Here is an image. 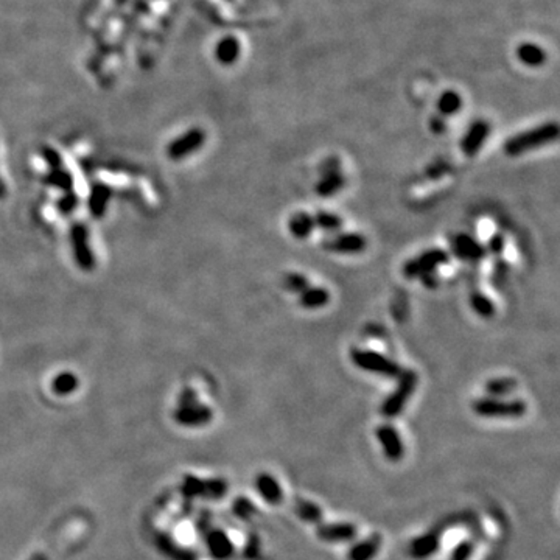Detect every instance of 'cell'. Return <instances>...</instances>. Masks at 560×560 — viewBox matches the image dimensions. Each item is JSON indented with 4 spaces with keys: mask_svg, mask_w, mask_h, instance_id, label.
Here are the masks:
<instances>
[{
    "mask_svg": "<svg viewBox=\"0 0 560 560\" xmlns=\"http://www.w3.org/2000/svg\"><path fill=\"white\" fill-rule=\"evenodd\" d=\"M210 549L219 559L229 557L232 554V543L223 533H215L210 537Z\"/></svg>",
    "mask_w": 560,
    "mask_h": 560,
    "instance_id": "31",
    "label": "cell"
},
{
    "mask_svg": "<svg viewBox=\"0 0 560 560\" xmlns=\"http://www.w3.org/2000/svg\"><path fill=\"white\" fill-rule=\"evenodd\" d=\"M6 195V187H5V182L0 178V200H4Z\"/></svg>",
    "mask_w": 560,
    "mask_h": 560,
    "instance_id": "40",
    "label": "cell"
},
{
    "mask_svg": "<svg viewBox=\"0 0 560 560\" xmlns=\"http://www.w3.org/2000/svg\"><path fill=\"white\" fill-rule=\"evenodd\" d=\"M308 287H310L308 279L301 273H288L285 278H283V288L289 293L301 294L306 292Z\"/></svg>",
    "mask_w": 560,
    "mask_h": 560,
    "instance_id": "30",
    "label": "cell"
},
{
    "mask_svg": "<svg viewBox=\"0 0 560 560\" xmlns=\"http://www.w3.org/2000/svg\"><path fill=\"white\" fill-rule=\"evenodd\" d=\"M377 439L380 441L383 451L391 460H399L403 458L405 446H403L402 437L397 430L391 425H381L377 428Z\"/></svg>",
    "mask_w": 560,
    "mask_h": 560,
    "instance_id": "12",
    "label": "cell"
},
{
    "mask_svg": "<svg viewBox=\"0 0 560 560\" xmlns=\"http://www.w3.org/2000/svg\"><path fill=\"white\" fill-rule=\"evenodd\" d=\"M381 547V537L378 534H374L366 540L360 542L347 552V559L349 560H372Z\"/></svg>",
    "mask_w": 560,
    "mask_h": 560,
    "instance_id": "16",
    "label": "cell"
},
{
    "mask_svg": "<svg viewBox=\"0 0 560 560\" xmlns=\"http://www.w3.org/2000/svg\"><path fill=\"white\" fill-rule=\"evenodd\" d=\"M470 306L474 310V313L484 319H491L495 315V306L489 297L479 292H474L470 294Z\"/></svg>",
    "mask_w": 560,
    "mask_h": 560,
    "instance_id": "27",
    "label": "cell"
},
{
    "mask_svg": "<svg viewBox=\"0 0 560 560\" xmlns=\"http://www.w3.org/2000/svg\"><path fill=\"white\" fill-rule=\"evenodd\" d=\"M489 134H491V123L487 120H474L469 131L465 132L463 142H460V150L465 156L473 158V156L478 154L481 146L484 145Z\"/></svg>",
    "mask_w": 560,
    "mask_h": 560,
    "instance_id": "10",
    "label": "cell"
},
{
    "mask_svg": "<svg viewBox=\"0 0 560 560\" xmlns=\"http://www.w3.org/2000/svg\"><path fill=\"white\" fill-rule=\"evenodd\" d=\"M463 108V98L455 90L444 92L437 102V109L442 116H455Z\"/></svg>",
    "mask_w": 560,
    "mask_h": 560,
    "instance_id": "24",
    "label": "cell"
},
{
    "mask_svg": "<svg viewBox=\"0 0 560 560\" xmlns=\"http://www.w3.org/2000/svg\"><path fill=\"white\" fill-rule=\"evenodd\" d=\"M346 186V178L341 172H335L330 175L321 176V179L316 184V193L319 196H333L341 191Z\"/></svg>",
    "mask_w": 560,
    "mask_h": 560,
    "instance_id": "20",
    "label": "cell"
},
{
    "mask_svg": "<svg viewBox=\"0 0 560 560\" xmlns=\"http://www.w3.org/2000/svg\"><path fill=\"white\" fill-rule=\"evenodd\" d=\"M76 388H78V378L72 372H61L60 375H56L52 383L53 392L58 395H67L70 392H74Z\"/></svg>",
    "mask_w": 560,
    "mask_h": 560,
    "instance_id": "28",
    "label": "cell"
},
{
    "mask_svg": "<svg viewBox=\"0 0 560 560\" xmlns=\"http://www.w3.org/2000/svg\"><path fill=\"white\" fill-rule=\"evenodd\" d=\"M70 245H72V252L76 265L80 266L83 271H92L95 268V254L92 251L90 238H89V229L88 226L76 221L70 228Z\"/></svg>",
    "mask_w": 560,
    "mask_h": 560,
    "instance_id": "5",
    "label": "cell"
},
{
    "mask_svg": "<svg viewBox=\"0 0 560 560\" xmlns=\"http://www.w3.org/2000/svg\"><path fill=\"white\" fill-rule=\"evenodd\" d=\"M487 394L497 399V397H505L517 389V381L514 378H493L486 383Z\"/></svg>",
    "mask_w": 560,
    "mask_h": 560,
    "instance_id": "26",
    "label": "cell"
},
{
    "mask_svg": "<svg viewBox=\"0 0 560 560\" xmlns=\"http://www.w3.org/2000/svg\"><path fill=\"white\" fill-rule=\"evenodd\" d=\"M439 543H441V535L436 531H431L428 534L414 538L409 545V552L414 559H427L439 549Z\"/></svg>",
    "mask_w": 560,
    "mask_h": 560,
    "instance_id": "15",
    "label": "cell"
},
{
    "mask_svg": "<svg viewBox=\"0 0 560 560\" xmlns=\"http://www.w3.org/2000/svg\"><path fill=\"white\" fill-rule=\"evenodd\" d=\"M112 196V189L106 184H94L89 195V210L94 218H103Z\"/></svg>",
    "mask_w": 560,
    "mask_h": 560,
    "instance_id": "14",
    "label": "cell"
},
{
    "mask_svg": "<svg viewBox=\"0 0 560 560\" xmlns=\"http://www.w3.org/2000/svg\"><path fill=\"white\" fill-rule=\"evenodd\" d=\"M350 357H352L353 364L360 367V369L381 375V377H386V378H399V375L403 371L402 367L395 363V361H392L391 358H388L385 355H381V353H378V352H374V350L353 349Z\"/></svg>",
    "mask_w": 560,
    "mask_h": 560,
    "instance_id": "2",
    "label": "cell"
},
{
    "mask_svg": "<svg viewBox=\"0 0 560 560\" xmlns=\"http://www.w3.org/2000/svg\"><path fill=\"white\" fill-rule=\"evenodd\" d=\"M238 55H240V42L232 36L224 38L217 47V58L223 64H232L238 58Z\"/></svg>",
    "mask_w": 560,
    "mask_h": 560,
    "instance_id": "23",
    "label": "cell"
},
{
    "mask_svg": "<svg viewBox=\"0 0 560 560\" xmlns=\"http://www.w3.org/2000/svg\"><path fill=\"white\" fill-rule=\"evenodd\" d=\"M32 560H47V557L42 556V554H38V556H34Z\"/></svg>",
    "mask_w": 560,
    "mask_h": 560,
    "instance_id": "41",
    "label": "cell"
},
{
    "mask_svg": "<svg viewBox=\"0 0 560 560\" xmlns=\"http://www.w3.org/2000/svg\"><path fill=\"white\" fill-rule=\"evenodd\" d=\"M324 250L336 254H360L366 250L367 240L364 235L357 232H347V233H338V235L329 238L327 242H324Z\"/></svg>",
    "mask_w": 560,
    "mask_h": 560,
    "instance_id": "9",
    "label": "cell"
},
{
    "mask_svg": "<svg viewBox=\"0 0 560 560\" xmlns=\"http://www.w3.org/2000/svg\"><path fill=\"white\" fill-rule=\"evenodd\" d=\"M330 301V293L322 287H308L306 292L301 293L299 303L306 310H316L325 307Z\"/></svg>",
    "mask_w": 560,
    "mask_h": 560,
    "instance_id": "18",
    "label": "cell"
},
{
    "mask_svg": "<svg viewBox=\"0 0 560 560\" xmlns=\"http://www.w3.org/2000/svg\"><path fill=\"white\" fill-rule=\"evenodd\" d=\"M205 142V132L201 128H191L187 132H184L182 136L175 139L172 144L167 148V154L172 161H181L186 159L189 156L196 153L204 145Z\"/></svg>",
    "mask_w": 560,
    "mask_h": 560,
    "instance_id": "8",
    "label": "cell"
},
{
    "mask_svg": "<svg viewBox=\"0 0 560 560\" xmlns=\"http://www.w3.org/2000/svg\"><path fill=\"white\" fill-rule=\"evenodd\" d=\"M316 533L324 542H350L357 537V528L350 523H319Z\"/></svg>",
    "mask_w": 560,
    "mask_h": 560,
    "instance_id": "13",
    "label": "cell"
},
{
    "mask_svg": "<svg viewBox=\"0 0 560 560\" xmlns=\"http://www.w3.org/2000/svg\"><path fill=\"white\" fill-rule=\"evenodd\" d=\"M397 388L394 389V392L388 397V399L383 402L381 405V414L385 417H397L402 414L403 408L409 400V397L413 395L417 386V374L414 371H402V374L397 378Z\"/></svg>",
    "mask_w": 560,
    "mask_h": 560,
    "instance_id": "4",
    "label": "cell"
},
{
    "mask_svg": "<svg viewBox=\"0 0 560 560\" xmlns=\"http://www.w3.org/2000/svg\"><path fill=\"white\" fill-rule=\"evenodd\" d=\"M315 226L325 232H336L343 228V219L336 214H330V212H317L313 217Z\"/></svg>",
    "mask_w": 560,
    "mask_h": 560,
    "instance_id": "29",
    "label": "cell"
},
{
    "mask_svg": "<svg viewBox=\"0 0 560 560\" xmlns=\"http://www.w3.org/2000/svg\"><path fill=\"white\" fill-rule=\"evenodd\" d=\"M421 280H422V282L425 283V285H427L428 288H435V287L437 285V275H436V273H435V271H433V273H428V274L422 275Z\"/></svg>",
    "mask_w": 560,
    "mask_h": 560,
    "instance_id": "39",
    "label": "cell"
},
{
    "mask_svg": "<svg viewBox=\"0 0 560 560\" xmlns=\"http://www.w3.org/2000/svg\"><path fill=\"white\" fill-rule=\"evenodd\" d=\"M42 156H44V159H46V162H47V165H48V168H58V167H62L64 164H62V159H61V156L56 153L53 148H48V146H44L42 148Z\"/></svg>",
    "mask_w": 560,
    "mask_h": 560,
    "instance_id": "35",
    "label": "cell"
},
{
    "mask_svg": "<svg viewBox=\"0 0 560 560\" xmlns=\"http://www.w3.org/2000/svg\"><path fill=\"white\" fill-rule=\"evenodd\" d=\"M517 56H519V60L524 66L529 67H540L545 60H547L543 48L533 44V42H524V44L519 46V48H517Z\"/></svg>",
    "mask_w": 560,
    "mask_h": 560,
    "instance_id": "21",
    "label": "cell"
},
{
    "mask_svg": "<svg viewBox=\"0 0 560 560\" xmlns=\"http://www.w3.org/2000/svg\"><path fill=\"white\" fill-rule=\"evenodd\" d=\"M507 274H509V265L506 264L505 260H497L493 265V274H492V280H493V285L497 288H501L505 285V282L507 279Z\"/></svg>",
    "mask_w": 560,
    "mask_h": 560,
    "instance_id": "33",
    "label": "cell"
},
{
    "mask_svg": "<svg viewBox=\"0 0 560 560\" xmlns=\"http://www.w3.org/2000/svg\"><path fill=\"white\" fill-rule=\"evenodd\" d=\"M473 552V543L465 540V542H460L458 547L455 548L451 554V560H469V557L472 556Z\"/></svg>",
    "mask_w": 560,
    "mask_h": 560,
    "instance_id": "34",
    "label": "cell"
},
{
    "mask_svg": "<svg viewBox=\"0 0 560 560\" xmlns=\"http://www.w3.org/2000/svg\"><path fill=\"white\" fill-rule=\"evenodd\" d=\"M255 484H257L259 493L264 497L265 501L269 503V505H279V503L282 501V497H283L282 489L278 483V479H274L271 474H266V473L260 474V477L257 478V483Z\"/></svg>",
    "mask_w": 560,
    "mask_h": 560,
    "instance_id": "17",
    "label": "cell"
},
{
    "mask_svg": "<svg viewBox=\"0 0 560 560\" xmlns=\"http://www.w3.org/2000/svg\"><path fill=\"white\" fill-rule=\"evenodd\" d=\"M78 204H80V198H78L74 190H70L61 196V200L58 201V204H56V207H58V212L61 215L69 217L78 207Z\"/></svg>",
    "mask_w": 560,
    "mask_h": 560,
    "instance_id": "32",
    "label": "cell"
},
{
    "mask_svg": "<svg viewBox=\"0 0 560 560\" xmlns=\"http://www.w3.org/2000/svg\"><path fill=\"white\" fill-rule=\"evenodd\" d=\"M430 128L431 131L436 132V134H442L446 130V125H445V120L442 117H433L430 122Z\"/></svg>",
    "mask_w": 560,
    "mask_h": 560,
    "instance_id": "38",
    "label": "cell"
},
{
    "mask_svg": "<svg viewBox=\"0 0 560 560\" xmlns=\"http://www.w3.org/2000/svg\"><path fill=\"white\" fill-rule=\"evenodd\" d=\"M505 245H506L505 237H503L501 233H495V235H493L491 240H489L487 250H489V252H491V254H493V255H497V257H500V255L503 254V251H505Z\"/></svg>",
    "mask_w": 560,
    "mask_h": 560,
    "instance_id": "36",
    "label": "cell"
},
{
    "mask_svg": "<svg viewBox=\"0 0 560 560\" xmlns=\"http://www.w3.org/2000/svg\"><path fill=\"white\" fill-rule=\"evenodd\" d=\"M446 261H449V254L441 247H431L417 255L416 259L408 260L403 266V274L407 279H421L422 275L436 271L437 266L445 265Z\"/></svg>",
    "mask_w": 560,
    "mask_h": 560,
    "instance_id": "6",
    "label": "cell"
},
{
    "mask_svg": "<svg viewBox=\"0 0 560 560\" xmlns=\"http://www.w3.org/2000/svg\"><path fill=\"white\" fill-rule=\"evenodd\" d=\"M319 172H321L322 176L335 172H341V161L338 158H327L325 161H322L321 167H319Z\"/></svg>",
    "mask_w": 560,
    "mask_h": 560,
    "instance_id": "37",
    "label": "cell"
},
{
    "mask_svg": "<svg viewBox=\"0 0 560 560\" xmlns=\"http://www.w3.org/2000/svg\"><path fill=\"white\" fill-rule=\"evenodd\" d=\"M315 219L311 215L306 214V212H299V214H296L292 217L288 223V229L292 232V235L299 238V240H306L311 235V232L315 231Z\"/></svg>",
    "mask_w": 560,
    "mask_h": 560,
    "instance_id": "19",
    "label": "cell"
},
{
    "mask_svg": "<svg viewBox=\"0 0 560 560\" xmlns=\"http://www.w3.org/2000/svg\"><path fill=\"white\" fill-rule=\"evenodd\" d=\"M44 182L47 184V186H52V187H56V189L64 190V191H70L74 189L72 175H70L67 170L64 168V165L58 167V168H52L50 173L46 175Z\"/></svg>",
    "mask_w": 560,
    "mask_h": 560,
    "instance_id": "22",
    "label": "cell"
},
{
    "mask_svg": "<svg viewBox=\"0 0 560 560\" xmlns=\"http://www.w3.org/2000/svg\"><path fill=\"white\" fill-rule=\"evenodd\" d=\"M176 419L182 425L196 427V425H204L212 419V411L198 403L195 391L186 389L181 395V405L176 413Z\"/></svg>",
    "mask_w": 560,
    "mask_h": 560,
    "instance_id": "7",
    "label": "cell"
},
{
    "mask_svg": "<svg viewBox=\"0 0 560 560\" xmlns=\"http://www.w3.org/2000/svg\"><path fill=\"white\" fill-rule=\"evenodd\" d=\"M451 250L458 259L465 261H479L487 255L486 247L467 233H458L453 238Z\"/></svg>",
    "mask_w": 560,
    "mask_h": 560,
    "instance_id": "11",
    "label": "cell"
},
{
    "mask_svg": "<svg viewBox=\"0 0 560 560\" xmlns=\"http://www.w3.org/2000/svg\"><path fill=\"white\" fill-rule=\"evenodd\" d=\"M294 510H296L297 517H299V519H302L303 521L321 523V520H322L321 509H319V506H316L315 503H311V501L297 498Z\"/></svg>",
    "mask_w": 560,
    "mask_h": 560,
    "instance_id": "25",
    "label": "cell"
},
{
    "mask_svg": "<svg viewBox=\"0 0 560 560\" xmlns=\"http://www.w3.org/2000/svg\"><path fill=\"white\" fill-rule=\"evenodd\" d=\"M473 411L489 419H517L526 413V403L523 400H501L487 397L473 403Z\"/></svg>",
    "mask_w": 560,
    "mask_h": 560,
    "instance_id": "3",
    "label": "cell"
},
{
    "mask_svg": "<svg viewBox=\"0 0 560 560\" xmlns=\"http://www.w3.org/2000/svg\"><path fill=\"white\" fill-rule=\"evenodd\" d=\"M559 137V125L556 122L543 123L533 130L523 131L515 134L510 139L505 142V146L503 150L510 158H515V156H521L524 153H529L535 150V148L545 146L548 144L556 142Z\"/></svg>",
    "mask_w": 560,
    "mask_h": 560,
    "instance_id": "1",
    "label": "cell"
}]
</instances>
